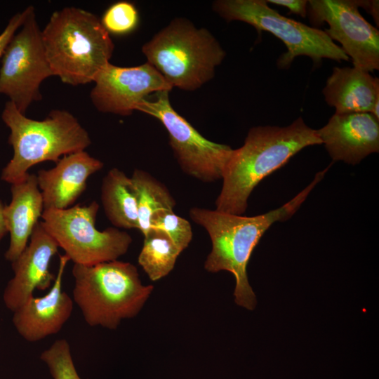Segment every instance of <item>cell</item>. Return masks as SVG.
<instances>
[{
	"label": "cell",
	"instance_id": "28",
	"mask_svg": "<svg viewBox=\"0 0 379 379\" xmlns=\"http://www.w3.org/2000/svg\"><path fill=\"white\" fill-rule=\"evenodd\" d=\"M4 206L5 204L0 200V242L8 232L4 216Z\"/></svg>",
	"mask_w": 379,
	"mask_h": 379
},
{
	"label": "cell",
	"instance_id": "3",
	"mask_svg": "<svg viewBox=\"0 0 379 379\" xmlns=\"http://www.w3.org/2000/svg\"><path fill=\"white\" fill-rule=\"evenodd\" d=\"M41 37L53 75L72 86L93 82L114 49L100 20L76 7L53 12Z\"/></svg>",
	"mask_w": 379,
	"mask_h": 379
},
{
	"label": "cell",
	"instance_id": "27",
	"mask_svg": "<svg viewBox=\"0 0 379 379\" xmlns=\"http://www.w3.org/2000/svg\"><path fill=\"white\" fill-rule=\"evenodd\" d=\"M358 8L361 7L373 18L377 26L379 25V1L378 0H355Z\"/></svg>",
	"mask_w": 379,
	"mask_h": 379
},
{
	"label": "cell",
	"instance_id": "20",
	"mask_svg": "<svg viewBox=\"0 0 379 379\" xmlns=\"http://www.w3.org/2000/svg\"><path fill=\"white\" fill-rule=\"evenodd\" d=\"M131 178L137 192L138 230L145 236L152 229V216L173 210L176 203L168 188L147 171L135 169Z\"/></svg>",
	"mask_w": 379,
	"mask_h": 379
},
{
	"label": "cell",
	"instance_id": "17",
	"mask_svg": "<svg viewBox=\"0 0 379 379\" xmlns=\"http://www.w3.org/2000/svg\"><path fill=\"white\" fill-rule=\"evenodd\" d=\"M11 201L4 208L10 244L5 258L13 262L28 244L32 233L44 211L36 175L28 173L20 181L11 184Z\"/></svg>",
	"mask_w": 379,
	"mask_h": 379
},
{
	"label": "cell",
	"instance_id": "15",
	"mask_svg": "<svg viewBox=\"0 0 379 379\" xmlns=\"http://www.w3.org/2000/svg\"><path fill=\"white\" fill-rule=\"evenodd\" d=\"M317 132L333 161L355 165L379 151V119L369 112L334 114Z\"/></svg>",
	"mask_w": 379,
	"mask_h": 379
},
{
	"label": "cell",
	"instance_id": "23",
	"mask_svg": "<svg viewBox=\"0 0 379 379\" xmlns=\"http://www.w3.org/2000/svg\"><path fill=\"white\" fill-rule=\"evenodd\" d=\"M151 227L161 230L182 252L192 239V230L190 222L178 215L173 210L161 211L151 220Z\"/></svg>",
	"mask_w": 379,
	"mask_h": 379
},
{
	"label": "cell",
	"instance_id": "7",
	"mask_svg": "<svg viewBox=\"0 0 379 379\" xmlns=\"http://www.w3.org/2000/svg\"><path fill=\"white\" fill-rule=\"evenodd\" d=\"M212 8L227 22L241 21L259 33L269 32L281 39L287 51L277 60L280 69H288L295 58L300 55L310 57L314 65H320L323 58L350 60L324 30L281 15L265 0H218Z\"/></svg>",
	"mask_w": 379,
	"mask_h": 379
},
{
	"label": "cell",
	"instance_id": "6",
	"mask_svg": "<svg viewBox=\"0 0 379 379\" xmlns=\"http://www.w3.org/2000/svg\"><path fill=\"white\" fill-rule=\"evenodd\" d=\"M147 62L172 86L193 91L211 80L226 52L206 28L176 18L142 46Z\"/></svg>",
	"mask_w": 379,
	"mask_h": 379
},
{
	"label": "cell",
	"instance_id": "21",
	"mask_svg": "<svg viewBox=\"0 0 379 379\" xmlns=\"http://www.w3.org/2000/svg\"><path fill=\"white\" fill-rule=\"evenodd\" d=\"M181 251L161 230L152 228L144 236L138 262L150 280L158 281L174 268Z\"/></svg>",
	"mask_w": 379,
	"mask_h": 379
},
{
	"label": "cell",
	"instance_id": "8",
	"mask_svg": "<svg viewBox=\"0 0 379 379\" xmlns=\"http://www.w3.org/2000/svg\"><path fill=\"white\" fill-rule=\"evenodd\" d=\"M99 204H77L65 209L44 210L42 224L74 264L93 265L117 260L127 253L133 239L116 227H95Z\"/></svg>",
	"mask_w": 379,
	"mask_h": 379
},
{
	"label": "cell",
	"instance_id": "24",
	"mask_svg": "<svg viewBox=\"0 0 379 379\" xmlns=\"http://www.w3.org/2000/svg\"><path fill=\"white\" fill-rule=\"evenodd\" d=\"M139 20V13L135 5L121 1L111 5L105 11L100 21L109 34L124 35L134 31Z\"/></svg>",
	"mask_w": 379,
	"mask_h": 379
},
{
	"label": "cell",
	"instance_id": "25",
	"mask_svg": "<svg viewBox=\"0 0 379 379\" xmlns=\"http://www.w3.org/2000/svg\"><path fill=\"white\" fill-rule=\"evenodd\" d=\"M29 11V6L13 15L5 29L0 34V58L17 30L21 27Z\"/></svg>",
	"mask_w": 379,
	"mask_h": 379
},
{
	"label": "cell",
	"instance_id": "12",
	"mask_svg": "<svg viewBox=\"0 0 379 379\" xmlns=\"http://www.w3.org/2000/svg\"><path fill=\"white\" fill-rule=\"evenodd\" d=\"M90 98L97 110L130 116L148 96L172 86L150 64L119 67L110 62L97 74Z\"/></svg>",
	"mask_w": 379,
	"mask_h": 379
},
{
	"label": "cell",
	"instance_id": "26",
	"mask_svg": "<svg viewBox=\"0 0 379 379\" xmlns=\"http://www.w3.org/2000/svg\"><path fill=\"white\" fill-rule=\"evenodd\" d=\"M267 4H272L287 8L291 13L307 16V1L305 0H267Z\"/></svg>",
	"mask_w": 379,
	"mask_h": 379
},
{
	"label": "cell",
	"instance_id": "1",
	"mask_svg": "<svg viewBox=\"0 0 379 379\" xmlns=\"http://www.w3.org/2000/svg\"><path fill=\"white\" fill-rule=\"evenodd\" d=\"M327 171L328 168L317 173L313 181L288 202L264 214L242 216L199 207L190 208V218L206 230L211 241L204 268L209 272L224 270L234 275L237 305L249 310L255 307L256 296L248 281L247 266L262 235L275 222L290 218Z\"/></svg>",
	"mask_w": 379,
	"mask_h": 379
},
{
	"label": "cell",
	"instance_id": "9",
	"mask_svg": "<svg viewBox=\"0 0 379 379\" xmlns=\"http://www.w3.org/2000/svg\"><path fill=\"white\" fill-rule=\"evenodd\" d=\"M169 92L150 95L136 110L157 119L163 124L174 157L185 173L204 182L222 179L233 149L201 135L172 107Z\"/></svg>",
	"mask_w": 379,
	"mask_h": 379
},
{
	"label": "cell",
	"instance_id": "19",
	"mask_svg": "<svg viewBox=\"0 0 379 379\" xmlns=\"http://www.w3.org/2000/svg\"><path fill=\"white\" fill-rule=\"evenodd\" d=\"M100 197L105 214L114 227L138 230L137 192L131 177L112 168L102 179Z\"/></svg>",
	"mask_w": 379,
	"mask_h": 379
},
{
	"label": "cell",
	"instance_id": "5",
	"mask_svg": "<svg viewBox=\"0 0 379 379\" xmlns=\"http://www.w3.org/2000/svg\"><path fill=\"white\" fill-rule=\"evenodd\" d=\"M72 272L73 302L92 327L116 329L139 314L154 289L142 284L137 267L128 262L74 264Z\"/></svg>",
	"mask_w": 379,
	"mask_h": 379
},
{
	"label": "cell",
	"instance_id": "16",
	"mask_svg": "<svg viewBox=\"0 0 379 379\" xmlns=\"http://www.w3.org/2000/svg\"><path fill=\"white\" fill-rule=\"evenodd\" d=\"M103 166L84 150L63 156L52 168L39 170L36 175L44 210L71 207L85 191L89 177Z\"/></svg>",
	"mask_w": 379,
	"mask_h": 379
},
{
	"label": "cell",
	"instance_id": "4",
	"mask_svg": "<svg viewBox=\"0 0 379 379\" xmlns=\"http://www.w3.org/2000/svg\"><path fill=\"white\" fill-rule=\"evenodd\" d=\"M1 119L10 129L8 142L13 153L2 169L1 179L11 185L22 180L34 165L55 163L65 155L85 150L91 144L88 131L65 109H53L44 119L34 120L8 100Z\"/></svg>",
	"mask_w": 379,
	"mask_h": 379
},
{
	"label": "cell",
	"instance_id": "10",
	"mask_svg": "<svg viewBox=\"0 0 379 379\" xmlns=\"http://www.w3.org/2000/svg\"><path fill=\"white\" fill-rule=\"evenodd\" d=\"M0 94L8 97L25 114L29 105L41 100V83L53 76L48 63L34 8L27 15L1 57Z\"/></svg>",
	"mask_w": 379,
	"mask_h": 379
},
{
	"label": "cell",
	"instance_id": "11",
	"mask_svg": "<svg viewBox=\"0 0 379 379\" xmlns=\"http://www.w3.org/2000/svg\"><path fill=\"white\" fill-rule=\"evenodd\" d=\"M355 0H310L307 15L312 25L326 23L324 30L352 59L354 67L368 72L379 69V31L360 14Z\"/></svg>",
	"mask_w": 379,
	"mask_h": 379
},
{
	"label": "cell",
	"instance_id": "2",
	"mask_svg": "<svg viewBox=\"0 0 379 379\" xmlns=\"http://www.w3.org/2000/svg\"><path fill=\"white\" fill-rule=\"evenodd\" d=\"M319 144L317 130L300 117L287 126L252 127L244 145L233 149L227 163L215 210L241 215L251 192L262 179L303 148Z\"/></svg>",
	"mask_w": 379,
	"mask_h": 379
},
{
	"label": "cell",
	"instance_id": "14",
	"mask_svg": "<svg viewBox=\"0 0 379 379\" xmlns=\"http://www.w3.org/2000/svg\"><path fill=\"white\" fill-rule=\"evenodd\" d=\"M69 261L65 254L60 255L58 272L48 292L41 297H29L13 312V326L27 342H38L58 333L71 317L74 302L62 288Z\"/></svg>",
	"mask_w": 379,
	"mask_h": 379
},
{
	"label": "cell",
	"instance_id": "22",
	"mask_svg": "<svg viewBox=\"0 0 379 379\" xmlns=\"http://www.w3.org/2000/svg\"><path fill=\"white\" fill-rule=\"evenodd\" d=\"M53 379H81L73 361L71 349L66 339L56 340L40 354Z\"/></svg>",
	"mask_w": 379,
	"mask_h": 379
},
{
	"label": "cell",
	"instance_id": "13",
	"mask_svg": "<svg viewBox=\"0 0 379 379\" xmlns=\"http://www.w3.org/2000/svg\"><path fill=\"white\" fill-rule=\"evenodd\" d=\"M58 248L56 241L39 221L26 248L11 262L13 277L3 293L7 309L15 311L34 295L36 289L44 291L51 286L55 275L50 271V263Z\"/></svg>",
	"mask_w": 379,
	"mask_h": 379
},
{
	"label": "cell",
	"instance_id": "18",
	"mask_svg": "<svg viewBox=\"0 0 379 379\" xmlns=\"http://www.w3.org/2000/svg\"><path fill=\"white\" fill-rule=\"evenodd\" d=\"M322 92L335 114L371 113L379 100V79L356 67H335Z\"/></svg>",
	"mask_w": 379,
	"mask_h": 379
}]
</instances>
